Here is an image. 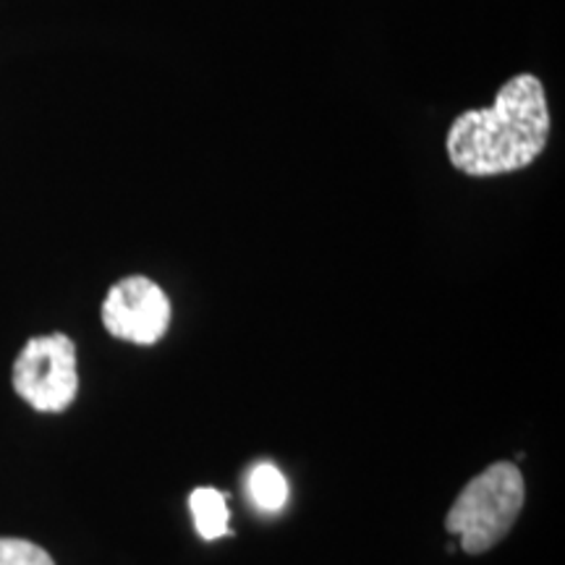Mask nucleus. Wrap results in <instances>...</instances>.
Instances as JSON below:
<instances>
[{"label":"nucleus","mask_w":565,"mask_h":565,"mask_svg":"<svg viewBox=\"0 0 565 565\" xmlns=\"http://www.w3.org/2000/svg\"><path fill=\"white\" fill-rule=\"evenodd\" d=\"M550 108L542 82L519 74L500 87L490 108L463 110L450 124L445 152L456 171L475 179L515 173L545 152Z\"/></svg>","instance_id":"obj_1"},{"label":"nucleus","mask_w":565,"mask_h":565,"mask_svg":"<svg viewBox=\"0 0 565 565\" xmlns=\"http://www.w3.org/2000/svg\"><path fill=\"white\" fill-rule=\"evenodd\" d=\"M526 500L521 469L511 461L490 463L482 475L466 482L454 500L445 529L461 540L463 553L482 555L511 532Z\"/></svg>","instance_id":"obj_2"},{"label":"nucleus","mask_w":565,"mask_h":565,"mask_svg":"<svg viewBox=\"0 0 565 565\" xmlns=\"http://www.w3.org/2000/svg\"><path fill=\"white\" fill-rule=\"evenodd\" d=\"M11 383L19 398L34 412H66L79 393L74 341L63 333L30 338L13 362Z\"/></svg>","instance_id":"obj_3"},{"label":"nucleus","mask_w":565,"mask_h":565,"mask_svg":"<svg viewBox=\"0 0 565 565\" xmlns=\"http://www.w3.org/2000/svg\"><path fill=\"white\" fill-rule=\"evenodd\" d=\"M103 324L118 341L154 345L171 328V299L145 275H129L103 301Z\"/></svg>","instance_id":"obj_4"},{"label":"nucleus","mask_w":565,"mask_h":565,"mask_svg":"<svg viewBox=\"0 0 565 565\" xmlns=\"http://www.w3.org/2000/svg\"><path fill=\"white\" fill-rule=\"evenodd\" d=\"M189 511L194 515V526L202 540H221V536H231L228 529V498L215 487H196L189 494Z\"/></svg>","instance_id":"obj_5"},{"label":"nucleus","mask_w":565,"mask_h":565,"mask_svg":"<svg viewBox=\"0 0 565 565\" xmlns=\"http://www.w3.org/2000/svg\"><path fill=\"white\" fill-rule=\"evenodd\" d=\"M252 503L265 513H278L288 500V479L278 466L270 461L257 463L246 477Z\"/></svg>","instance_id":"obj_6"},{"label":"nucleus","mask_w":565,"mask_h":565,"mask_svg":"<svg viewBox=\"0 0 565 565\" xmlns=\"http://www.w3.org/2000/svg\"><path fill=\"white\" fill-rule=\"evenodd\" d=\"M0 565H55L47 550L19 536H0Z\"/></svg>","instance_id":"obj_7"}]
</instances>
